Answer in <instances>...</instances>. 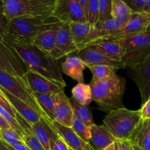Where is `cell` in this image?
I'll return each instance as SVG.
<instances>
[{"label": "cell", "instance_id": "6da1fadb", "mask_svg": "<svg viewBox=\"0 0 150 150\" xmlns=\"http://www.w3.org/2000/svg\"><path fill=\"white\" fill-rule=\"evenodd\" d=\"M3 39L16 51L29 70L50 80L66 84L58 61L50 53L42 51L33 42L7 34Z\"/></svg>", "mask_w": 150, "mask_h": 150}, {"label": "cell", "instance_id": "7a4b0ae2", "mask_svg": "<svg viewBox=\"0 0 150 150\" xmlns=\"http://www.w3.org/2000/svg\"><path fill=\"white\" fill-rule=\"evenodd\" d=\"M92 100L98 103L101 111L108 112L125 108L123 95L125 90V80L117 73L103 80L91 81L89 83Z\"/></svg>", "mask_w": 150, "mask_h": 150}, {"label": "cell", "instance_id": "3957f363", "mask_svg": "<svg viewBox=\"0 0 150 150\" xmlns=\"http://www.w3.org/2000/svg\"><path fill=\"white\" fill-rule=\"evenodd\" d=\"M142 122L139 110L123 108L110 111L103 120V125L117 141H130Z\"/></svg>", "mask_w": 150, "mask_h": 150}, {"label": "cell", "instance_id": "277c9868", "mask_svg": "<svg viewBox=\"0 0 150 150\" xmlns=\"http://www.w3.org/2000/svg\"><path fill=\"white\" fill-rule=\"evenodd\" d=\"M4 13L8 20L20 17L54 16L57 0H3Z\"/></svg>", "mask_w": 150, "mask_h": 150}, {"label": "cell", "instance_id": "5b68a950", "mask_svg": "<svg viewBox=\"0 0 150 150\" xmlns=\"http://www.w3.org/2000/svg\"><path fill=\"white\" fill-rule=\"evenodd\" d=\"M58 22L54 16L16 18L8 20L7 34L32 42L37 35L51 29Z\"/></svg>", "mask_w": 150, "mask_h": 150}, {"label": "cell", "instance_id": "8992f818", "mask_svg": "<svg viewBox=\"0 0 150 150\" xmlns=\"http://www.w3.org/2000/svg\"><path fill=\"white\" fill-rule=\"evenodd\" d=\"M124 50L122 62L125 67L132 68L146 59L150 55V34L119 38Z\"/></svg>", "mask_w": 150, "mask_h": 150}, {"label": "cell", "instance_id": "52a82bcc", "mask_svg": "<svg viewBox=\"0 0 150 150\" xmlns=\"http://www.w3.org/2000/svg\"><path fill=\"white\" fill-rule=\"evenodd\" d=\"M0 87L30 105L42 117H47L37 102L36 98L34 96V93L31 91L29 85L23 77L13 76L0 70Z\"/></svg>", "mask_w": 150, "mask_h": 150}, {"label": "cell", "instance_id": "ba28073f", "mask_svg": "<svg viewBox=\"0 0 150 150\" xmlns=\"http://www.w3.org/2000/svg\"><path fill=\"white\" fill-rule=\"evenodd\" d=\"M0 70L18 77H23L29 70L16 51L3 38H0Z\"/></svg>", "mask_w": 150, "mask_h": 150}, {"label": "cell", "instance_id": "9c48e42d", "mask_svg": "<svg viewBox=\"0 0 150 150\" xmlns=\"http://www.w3.org/2000/svg\"><path fill=\"white\" fill-rule=\"evenodd\" d=\"M55 17L60 23H86L81 7L77 0H57Z\"/></svg>", "mask_w": 150, "mask_h": 150}, {"label": "cell", "instance_id": "30bf717a", "mask_svg": "<svg viewBox=\"0 0 150 150\" xmlns=\"http://www.w3.org/2000/svg\"><path fill=\"white\" fill-rule=\"evenodd\" d=\"M127 76L137 85L143 105L150 98V55L140 64L129 68Z\"/></svg>", "mask_w": 150, "mask_h": 150}, {"label": "cell", "instance_id": "8fae6325", "mask_svg": "<svg viewBox=\"0 0 150 150\" xmlns=\"http://www.w3.org/2000/svg\"><path fill=\"white\" fill-rule=\"evenodd\" d=\"M23 78L33 93L59 94L64 92L66 86V84L50 80L29 70Z\"/></svg>", "mask_w": 150, "mask_h": 150}, {"label": "cell", "instance_id": "7c38bea8", "mask_svg": "<svg viewBox=\"0 0 150 150\" xmlns=\"http://www.w3.org/2000/svg\"><path fill=\"white\" fill-rule=\"evenodd\" d=\"M78 52L79 49L73 39L69 23H62L57 33L51 56L58 61L65 56Z\"/></svg>", "mask_w": 150, "mask_h": 150}, {"label": "cell", "instance_id": "4fadbf2b", "mask_svg": "<svg viewBox=\"0 0 150 150\" xmlns=\"http://www.w3.org/2000/svg\"><path fill=\"white\" fill-rule=\"evenodd\" d=\"M69 26L79 51L99 39L98 31L89 23H70Z\"/></svg>", "mask_w": 150, "mask_h": 150}, {"label": "cell", "instance_id": "5bb4252c", "mask_svg": "<svg viewBox=\"0 0 150 150\" xmlns=\"http://www.w3.org/2000/svg\"><path fill=\"white\" fill-rule=\"evenodd\" d=\"M32 131L45 150H51V146L59 137L52 122L47 117H41L38 122L32 125Z\"/></svg>", "mask_w": 150, "mask_h": 150}, {"label": "cell", "instance_id": "9a60e30c", "mask_svg": "<svg viewBox=\"0 0 150 150\" xmlns=\"http://www.w3.org/2000/svg\"><path fill=\"white\" fill-rule=\"evenodd\" d=\"M77 57L86 64V67L90 65H108L116 69L126 68L125 65L122 61L108 58L102 53L90 47H86L79 51L77 53Z\"/></svg>", "mask_w": 150, "mask_h": 150}, {"label": "cell", "instance_id": "2e32d148", "mask_svg": "<svg viewBox=\"0 0 150 150\" xmlns=\"http://www.w3.org/2000/svg\"><path fill=\"white\" fill-rule=\"evenodd\" d=\"M150 25V14L146 13L132 14L128 23L116 35V38L146 33Z\"/></svg>", "mask_w": 150, "mask_h": 150}, {"label": "cell", "instance_id": "e0dca14e", "mask_svg": "<svg viewBox=\"0 0 150 150\" xmlns=\"http://www.w3.org/2000/svg\"><path fill=\"white\" fill-rule=\"evenodd\" d=\"M89 47L102 53L112 59L122 61L124 54L123 47L119 38H103L92 42Z\"/></svg>", "mask_w": 150, "mask_h": 150}, {"label": "cell", "instance_id": "ac0fdd59", "mask_svg": "<svg viewBox=\"0 0 150 150\" xmlns=\"http://www.w3.org/2000/svg\"><path fill=\"white\" fill-rule=\"evenodd\" d=\"M52 125L59 136L64 141L70 149L73 150H95L90 144L79 137L71 127H64L57 122H52Z\"/></svg>", "mask_w": 150, "mask_h": 150}, {"label": "cell", "instance_id": "d6986e66", "mask_svg": "<svg viewBox=\"0 0 150 150\" xmlns=\"http://www.w3.org/2000/svg\"><path fill=\"white\" fill-rule=\"evenodd\" d=\"M1 89L6 98L9 100V102L11 103L14 109L16 110L17 114H19L23 120H26L31 126L38 122L40 120L41 117H42V116L40 113H38L36 110L34 109L30 105L12 95L11 94L7 92V91H5L1 87Z\"/></svg>", "mask_w": 150, "mask_h": 150}, {"label": "cell", "instance_id": "ffe728a7", "mask_svg": "<svg viewBox=\"0 0 150 150\" xmlns=\"http://www.w3.org/2000/svg\"><path fill=\"white\" fill-rule=\"evenodd\" d=\"M74 111L70 103V98H67L64 92L60 93L59 100L54 111V121L61 125L71 127L73 124Z\"/></svg>", "mask_w": 150, "mask_h": 150}, {"label": "cell", "instance_id": "44dd1931", "mask_svg": "<svg viewBox=\"0 0 150 150\" xmlns=\"http://www.w3.org/2000/svg\"><path fill=\"white\" fill-rule=\"evenodd\" d=\"M91 139L89 144L95 150H103L107 146L117 142L110 130L103 125L94 124L90 127Z\"/></svg>", "mask_w": 150, "mask_h": 150}, {"label": "cell", "instance_id": "7402d4cb", "mask_svg": "<svg viewBox=\"0 0 150 150\" xmlns=\"http://www.w3.org/2000/svg\"><path fill=\"white\" fill-rule=\"evenodd\" d=\"M86 67V64L77 56L67 57L62 63V70L64 74L79 83H83V70Z\"/></svg>", "mask_w": 150, "mask_h": 150}, {"label": "cell", "instance_id": "603a6c76", "mask_svg": "<svg viewBox=\"0 0 150 150\" xmlns=\"http://www.w3.org/2000/svg\"><path fill=\"white\" fill-rule=\"evenodd\" d=\"M62 24V23L58 22L51 29L40 33L35 37L32 42L42 51L51 54L55 43L57 33Z\"/></svg>", "mask_w": 150, "mask_h": 150}, {"label": "cell", "instance_id": "cb8c5ba5", "mask_svg": "<svg viewBox=\"0 0 150 150\" xmlns=\"http://www.w3.org/2000/svg\"><path fill=\"white\" fill-rule=\"evenodd\" d=\"M37 102L46 117L51 122L54 121V111L59 100V94H40L34 93Z\"/></svg>", "mask_w": 150, "mask_h": 150}, {"label": "cell", "instance_id": "d4e9b609", "mask_svg": "<svg viewBox=\"0 0 150 150\" xmlns=\"http://www.w3.org/2000/svg\"><path fill=\"white\" fill-rule=\"evenodd\" d=\"M125 26L122 22L111 18L103 22H98L95 26L99 35V39L103 38H116V35Z\"/></svg>", "mask_w": 150, "mask_h": 150}, {"label": "cell", "instance_id": "484cf974", "mask_svg": "<svg viewBox=\"0 0 150 150\" xmlns=\"http://www.w3.org/2000/svg\"><path fill=\"white\" fill-rule=\"evenodd\" d=\"M130 142L143 150H150V120H142Z\"/></svg>", "mask_w": 150, "mask_h": 150}, {"label": "cell", "instance_id": "4316f807", "mask_svg": "<svg viewBox=\"0 0 150 150\" xmlns=\"http://www.w3.org/2000/svg\"><path fill=\"white\" fill-rule=\"evenodd\" d=\"M72 98L82 105H87L92 101V92L89 84L79 83L72 89Z\"/></svg>", "mask_w": 150, "mask_h": 150}, {"label": "cell", "instance_id": "83f0119b", "mask_svg": "<svg viewBox=\"0 0 150 150\" xmlns=\"http://www.w3.org/2000/svg\"><path fill=\"white\" fill-rule=\"evenodd\" d=\"M132 12L128 6L122 0H112L111 17L127 24L132 16Z\"/></svg>", "mask_w": 150, "mask_h": 150}, {"label": "cell", "instance_id": "f1b7e54d", "mask_svg": "<svg viewBox=\"0 0 150 150\" xmlns=\"http://www.w3.org/2000/svg\"><path fill=\"white\" fill-rule=\"evenodd\" d=\"M70 100L72 106H73L74 115L80 119L82 122H83L88 127H92L95 123H94L92 114H91L89 108L85 105L79 104L73 98H70Z\"/></svg>", "mask_w": 150, "mask_h": 150}, {"label": "cell", "instance_id": "f546056e", "mask_svg": "<svg viewBox=\"0 0 150 150\" xmlns=\"http://www.w3.org/2000/svg\"><path fill=\"white\" fill-rule=\"evenodd\" d=\"M92 73V81H98L103 80L115 74L117 69L108 65H90L87 66Z\"/></svg>", "mask_w": 150, "mask_h": 150}, {"label": "cell", "instance_id": "4dcf8cb0", "mask_svg": "<svg viewBox=\"0 0 150 150\" xmlns=\"http://www.w3.org/2000/svg\"><path fill=\"white\" fill-rule=\"evenodd\" d=\"M71 128L79 137L81 138L85 142L89 143L91 139L90 127H88L83 122H82L80 119L75 115L73 117Z\"/></svg>", "mask_w": 150, "mask_h": 150}, {"label": "cell", "instance_id": "1f68e13d", "mask_svg": "<svg viewBox=\"0 0 150 150\" xmlns=\"http://www.w3.org/2000/svg\"><path fill=\"white\" fill-rule=\"evenodd\" d=\"M21 139L23 143L32 150H45L36 136L32 133V129L23 128L21 133Z\"/></svg>", "mask_w": 150, "mask_h": 150}, {"label": "cell", "instance_id": "d6a6232c", "mask_svg": "<svg viewBox=\"0 0 150 150\" xmlns=\"http://www.w3.org/2000/svg\"><path fill=\"white\" fill-rule=\"evenodd\" d=\"M0 139L11 146L23 142L21 136L12 128L0 130Z\"/></svg>", "mask_w": 150, "mask_h": 150}, {"label": "cell", "instance_id": "836d02e7", "mask_svg": "<svg viewBox=\"0 0 150 150\" xmlns=\"http://www.w3.org/2000/svg\"><path fill=\"white\" fill-rule=\"evenodd\" d=\"M99 6V21L103 22L111 18L112 0H98Z\"/></svg>", "mask_w": 150, "mask_h": 150}, {"label": "cell", "instance_id": "e575fe53", "mask_svg": "<svg viewBox=\"0 0 150 150\" xmlns=\"http://www.w3.org/2000/svg\"><path fill=\"white\" fill-rule=\"evenodd\" d=\"M99 21V6L98 0H89L88 23L95 26Z\"/></svg>", "mask_w": 150, "mask_h": 150}, {"label": "cell", "instance_id": "d590c367", "mask_svg": "<svg viewBox=\"0 0 150 150\" xmlns=\"http://www.w3.org/2000/svg\"><path fill=\"white\" fill-rule=\"evenodd\" d=\"M0 114L4 117V120L7 122V123L10 125L11 128L13 129L15 131H16L18 133H19L21 136V133L23 132V129L20 125V123L18 122L17 119L13 117L8 111H6L1 106H0Z\"/></svg>", "mask_w": 150, "mask_h": 150}, {"label": "cell", "instance_id": "8d00e7d4", "mask_svg": "<svg viewBox=\"0 0 150 150\" xmlns=\"http://www.w3.org/2000/svg\"><path fill=\"white\" fill-rule=\"evenodd\" d=\"M146 0H126V3L129 8L131 10L132 13H144V7Z\"/></svg>", "mask_w": 150, "mask_h": 150}, {"label": "cell", "instance_id": "74e56055", "mask_svg": "<svg viewBox=\"0 0 150 150\" xmlns=\"http://www.w3.org/2000/svg\"><path fill=\"white\" fill-rule=\"evenodd\" d=\"M0 106L4 108V109H5L6 111H8L13 117L16 118L17 112H16V110L14 109V108H13V105H11V103L9 102V100H7V98H6L4 94L3 93V92L1 91V87H0Z\"/></svg>", "mask_w": 150, "mask_h": 150}, {"label": "cell", "instance_id": "f35d334b", "mask_svg": "<svg viewBox=\"0 0 150 150\" xmlns=\"http://www.w3.org/2000/svg\"><path fill=\"white\" fill-rule=\"evenodd\" d=\"M8 19L4 13V10H0V38H4L7 34Z\"/></svg>", "mask_w": 150, "mask_h": 150}, {"label": "cell", "instance_id": "ab89813d", "mask_svg": "<svg viewBox=\"0 0 150 150\" xmlns=\"http://www.w3.org/2000/svg\"><path fill=\"white\" fill-rule=\"evenodd\" d=\"M139 112L143 121L150 120V98L142 105V108L139 109Z\"/></svg>", "mask_w": 150, "mask_h": 150}, {"label": "cell", "instance_id": "60d3db41", "mask_svg": "<svg viewBox=\"0 0 150 150\" xmlns=\"http://www.w3.org/2000/svg\"><path fill=\"white\" fill-rule=\"evenodd\" d=\"M51 150H69V147L64 141L59 136L51 146Z\"/></svg>", "mask_w": 150, "mask_h": 150}, {"label": "cell", "instance_id": "b9f144b4", "mask_svg": "<svg viewBox=\"0 0 150 150\" xmlns=\"http://www.w3.org/2000/svg\"><path fill=\"white\" fill-rule=\"evenodd\" d=\"M79 4L81 7L84 14L86 23H88V11H89V0H77Z\"/></svg>", "mask_w": 150, "mask_h": 150}, {"label": "cell", "instance_id": "7bdbcfd3", "mask_svg": "<svg viewBox=\"0 0 150 150\" xmlns=\"http://www.w3.org/2000/svg\"><path fill=\"white\" fill-rule=\"evenodd\" d=\"M119 150H130L131 143L130 141H117Z\"/></svg>", "mask_w": 150, "mask_h": 150}, {"label": "cell", "instance_id": "ee69618b", "mask_svg": "<svg viewBox=\"0 0 150 150\" xmlns=\"http://www.w3.org/2000/svg\"><path fill=\"white\" fill-rule=\"evenodd\" d=\"M10 128H11V127H10V125L7 123V122L4 120V117L0 114V130H8Z\"/></svg>", "mask_w": 150, "mask_h": 150}, {"label": "cell", "instance_id": "f6af8a7d", "mask_svg": "<svg viewBox=\"0 0 150 150\" xmlns=\"http://www.w3.org/2000/svg\"><path fill=\"white\" fill-rule=\"evenodd\" d=\"M12 147L16 150H32L29 147V146H26V145L23 142H21V143H19V144H17L14 145V146H13Z\"/></svg>", "mask_w": 150, "mask_h": 150}, {"label": "cell", "instance_id": "bcb514c9", "mask_svg": "<svg viewBox=\"0 0 150 150\" xmlns=\"http://www.w3.org/2000/svg\"><path fill=\"white\" fill-rule=\"evenodd\" d=\"M0 150H16L0 139Z\"/></svg>", "mask_w": 150, "mask_h": 150}, {"label": "cell", "instance_id": "7dc6e473", "mask_svg": "<svg viewBox=\"0 0 150 150\" xmlns=\"http://www.w3.org/2000/svg\"><path fill=\"white\" fill-rule=\"evenodd\" d=\"M144 12V13H149V14H150V0H146Z\"/></svg>", "mask_w": 150, "mask_h": 150}, {"label": "cell", "instance_id": "c3c4849f", "mask_svg": "<svg viewBox=\"0 0 150 150\" xmlns=\"http://www.w3.org/2000/svg\"><path fill=\"white\" fill-rule=\"evenodd\" d=\"M103 150H116V142L115 143L109 145L108 146H107V147L105 148Z\"/></svg>", "mask_w": 150, "mask_h": 150}, {"label": "cell", "instance_id": "681fc988", "mask_svg": "<svg viewBox=\"0 0 150 150\" xmlns=\"http://www.w3.org/2000/svg\"><path fill=\"white\" fill-rule=\"evenodd\" d=\"M130 150H143L141 147H139L138 145L134 144H131V148Z\"/></svg>", "mask_w": 150, "mask_h": 150}, {"label": "cell", "instance_id": "f907efd6", "mask_svg": "<svg viewBox=\"0 0 150 150\" xmlns=\"http://www.w3.org/2000/svg\"><path fill=\"white\" fill-rule=\"evenodd\" d=\"M0 10H4V3H3V0H0Z\"/></svg>", "mask_w": 150, "mask_h": 150}, {"label": "cell", "instance_id": "816d5d0a", "mask_svg": "<svg viewBox=\"0 0 150 150\" xmlns=\"http://www.w3.org/2000/svg\"><path fill=\"white\" fill-rule=\"evenodd\" d=\"M146 33H149L150 34V25H149V27H148V29H147V30H146Z\"/></svg>", "mask_w": 150, "mask_h": 150}, {"label": "cell", "instance_id": "f5cc1de1", "mask_svg": "<svg viewBox=\"0 0 150 150\" xmlns=\"http://www.w3.org/2000/svg\"><path fill=\"white\" fill-rule=\"evenodd\" d=\"M116 150H119V148H118V145H117V142H116Z\"/></svg>", "mask_w": 150, "mask_h": 150}, {"label": "cell", "instance_id": "db71d44e", "mask_svg": "<svg viewBox=\"0 0 150 150\" xmlns=\"http://www.w3.org/2000/svg\"><path fill=\"white\" fill-rule=\"evenodd\" d=\"M69 150H73V149H70V148H69Z\"/></svg>", "mask_w": 150, "mask_h": 150}]
</instances>
